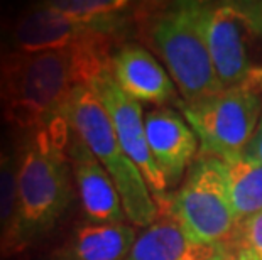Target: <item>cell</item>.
<instances>
[{"instance_id": "1", "label": "cell", "mask_w": 262, "mask_h": 260, "mask_svg": "<svg viewBox=\"0 0 262 260\" xmlns=\"http://www.w3.org/2000/svg\"><path fill=\"white\" fill-rule=\"evenodd\" d=\"M115 39L61 51L26 54L0 48V115L9 125L36 130L61 117L71 91L110 69Z\"/></svg>"}, {"instance_id": "2", "label": "cell", "mask_w": 262, "mask_h": 260, "mask_svg": "<svg viewBox=\"0 0 262 260\" xmlns=\"http://www.w3.org/2000/svg\"><path fill=\"white\" fill-rule=\"evenodd\" d=\"M70 125L61 115L31 130L17 156V215L0 260L15 257L49 233L73 200L68 159Z\"/></svg>"}, {"instance_id": "3", "label": "cell", "mask_w": 262, "mask_h": 260, "mask_svg": "<svg viewBox=\"0 0 262 260\" xmlns=\"http://www.w3.org/2000/svg\"><path fill=\"white\" fill-rule=\"evenodd\" d=\"M136 14L139 32L168 66L185 103H196L222 91L203 37L200 2L154 9L137 5Z\"/></svg>"}, {"instance_id": "4", "label": "cell", "mask_w": 262, "mask_h": 260, "mask_svg": "<svg viewBox=\"0 0 262 260\" xmlns=\"http://www.w3.org/2000/svg\"><path fill=\"white\" fill-rule=\"evenodd\" d=\"M61 115L110 174L130 223L149 226L158 218V204L150 198V190L141 171L122 149L107 110L93 88L90 85L76 86Z\"/></svg>"}, {"instance_id": "5", "label": "cell", "mask_w": 262, "mask_h": 260, "mask_svg": "<svg viewBox=\"0 0 262 260\" xmlns=\"http://www.w3.org/2000/svg\"><path fill=\"white\" fill-rule=\"evenodd\" d=\"M156 204L168 208L193 242L230 247L238 221L233 215L224 162L200 154L174 196H156Z\"/></svg>"}, {"instance_id": "6", "label": "cell", "mask_w": 262, "mask_h": 260, "mask_svg": "<svg viewBox=\"0 0 262 260\" xmlns=\"http://www.w3.org/2000/svg\"><path fill=\"white\" fill-rule=\"evenodd\" d=\"M181 108L202 154L225 160L242 156L252 139L262 115V90L245 83Z\"/></svg>"}, {"instance_id": "7", "label": "cell", "mask_w": 262, "mask_h": 260, "mask_svg": "<svg viewBox=\"0 0 262 260\" xmlns=\"http://www.w3.org/2000/svg\"><path fill=\"white\" fill-rule=\"evenodd\" d=\"M200 22L222 90L247 83L259 69L249 54V36L254 32L235 2H200Z\"/></svg>"}, {"instance_id": "8", "label": "cell", "mask_w": 262, "mask_h": 260, "mask_svg": "<svg viewBox=\"0 0 262 260\" xmlns=\"http://www.w3.org/2000/svg\"><path fill=\"white\" fill-rule=\"evenodd\" d=\"M90 86L98 95L103 108L107 110L122 149L141 171L149 190L158 193V196H163L168 190V182L150 152L141 105L120 90L110 69L100 75Z\"/></svg>"}, {"instance_id": "9", "label": "cell", "mask_w": 262, "mask_h": 260, "mask_svg": "<svg viewBox=\"0 0 262 260\" xmlns=\"http://www.w3.org/2000/svg\"><path fill=\"white\" fill-rule=\"evenodd\" d=\"M7 49L34 54L85 46L105 36L119 37L100 26L75 22L42 4L19 14L7 29Z\"/></svg>"}, {"instance_id": "10", "label": "cell", "mask_w": 262, "mask_h": 260, "mask_svg": "<svg viewBox=\"0 0 262 260\" xmlns=\"http://www.w3.org/2000/svg\"><path fill=\"white\" fill-rule=\"evenodd\" d=\"M68 159L83 213L92 223H124L125 213L120 195L110 174L83 140L70 129Z\"/></svg>"}, {"instance_id": "11", "label": "cell", "mask_w": 262, "mask_h": 260, "mask_svg": "<svg viewBox=\"0 0 262 260\" xmlns=\"http://www.w3.org/2000/svg\"><path fill=\"white\" fill-rule=\"evenodd\" d=\"M110 73L120 90L136 102L156 105L178 102V90L169 75L141 44H119L110 61Z\"/></svg>"}, {"instance_id": "12", "label": "cell", "mask_w": 262, "mask_h": 260, "mask_svg": "<svg viewBox=\"0 0 262 260\" xmlns=\"http://www.w3.org/2000/svg\"><path fill=\"white\" fill-rule=\"evenodd\" d=\"M152 157L166 182L174 186L194 162L198 137L186 119L171 108L152 110L144 119Z\"/></svg>"}, {"instance_id": "13", "label": "cell", "mask_w": 262, "mask_h": 260, "mask_svg": "<svg viewBox=\"0 0 262 260\" xmlns=\"http://www.w3.org/2000/svg\"><path fill=\"white\" fill-rule=\"evenodd\" d=\"M220 248L193 242L169 209L158 204V218L136 239L127 260H213Z\"/></svg>"}, {"instance_id": "14", "label": "cell", "mask_w": 262, "mask_h": 260, "mask_svg": "<svg viewBox=\"0 0 262 260\" xmlns=\"http://www.w3.org/2000/svg\"><path fill=\"white\" fill-rule=\"evenodd\" d=\"M136 239L130 225L85 223L76 226L48 260H127Z\"/></svg>"}, {"instance_id": "15", "label": "cell", "mask_w": 262, "mask_h": 260, "mask_svg": "<svg viewBox=\"0 0 262 260\" xmlns=\"http://www.w3.org/2000/svg\"><path fill=\"white\" fill-rule=\"evenodd\" d=\"M222 162L233 215L242 223L262 211V164L244 154Z\"/></svg>"}, {"instance_id": "16", "label": "cell", "mask_w": 262, "mask_h": 260, "mask_svg": "<svg viewBox=\"0 0 262 260\" xmlns=\"http://www.w3.org/2000/svg\"><path fill=\"white\" fill-rule=\"evenodd\" d=\"M17 215V156L0 147V253Z\"/></svg>"}, {"instance_id": "17", "label": "cell", "mask_w": 262, "mask_h": 260, "mask_svg": "<svg viewBox=\"0 0 262 260\" xmlns=\"http://www.w3.org/2000/svg\"><path fill=\"white\" fill-rule=\"evenodd\" d=\"M230 247L242 260H262V211L238 223Z\"/></svg>"}, {"instance_id": "18", "label": "cell", "mask_w": 262, "mask_h": 260, "mask_svg": "<svg viewBox=\"0 0 262 260\" xmlns=\"http://www.w3.org/2000/svg\"><path fill=\"white\" fill-rule=\"evenodd\" d=\"M235 5L254 34L262 37V0H250V2L245 0V2H235Z\"/></svg>"}, {"instance_id": "19", "label": "cell", "mask_w": 262, "mask_h": 260, "mask_svg": "<svg viewBox=\"0 0 262 260\" xmlns=\"http://www.w3.org/2000/svg\"><path fill=\"white\" fill-rule=\"evenodd\" d=\"M244 156H247V157L257 160V162L262 164V115H260V120L257 124V129L254 132L252 139H250L247 147H245Z\"/></svg>"}]
</instances>
